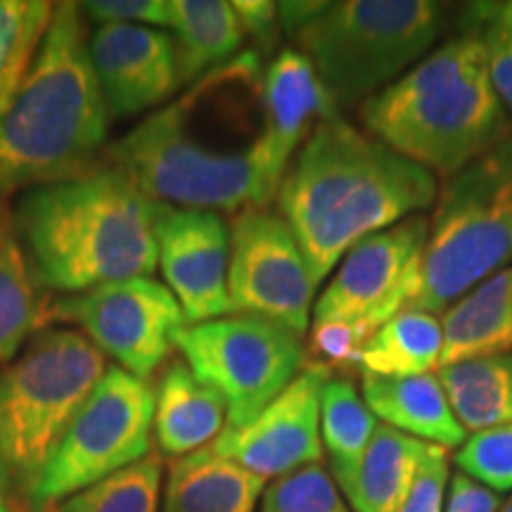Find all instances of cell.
I'll return each mask as SVG.
<instances>
[{
  "instance_id": "cell-3",
  "label": "cell",
  "mask_w": 512,
  "mask_h": 512,
  "mask_svg": "<svg viewBox=\"0 0 512 512\" xmlns=\"http://www.w3.org/2000/svg\"><path fill=\"white\" fill-rule=\"evenodd\" d=\"M79 3H57L22 83L0 102V195L72 181L102 164L107 112Z\"/></svg>"
},
{
  "instance_id": "cell-10",
  "label": "cell",
  "mask_w": 512,
  "mask_h": 512,
  "mask_svg": "<svg viewBox=\"0 0 512 512\" xmlns=\"http://www.w3.org/2000/svg\"><path fill=\"white\" fill-rule=\"evenodd\" d=\"M174 349L226 403V427L252 422L311 361L304 337L271 320L235 313L185 325L176 332Z\"/></svg>"
},
{
  "instance_id": "cell-37",
  "label": "cell",
  "mask_w": 512,
  "mask_h": 512,
  "mask_svg": "<svg viewBox=\"0 0 512 512\" xmlns=\"http://www.w3.org/2000/svg\"><path fill=\"white\" fill-rule=\"evenodd\" d=\"M0 512H12L8 501H5V494H3V486H0Z\"/></svg>"
},
{
  "instance_id": "cell-1",
  "label": "cell",
  "mask_w": 512,
  "mask_h": 512,
  "mask_svg": "<svg viewBox=\"0 0 512 512\" xmlns=\"http://www.w3.org/2000/svg\"><path fill=\"white\" fill-rule=\"evenodd\" d=\"M264 67L256 50H242L107 145L105 166L157 204L219 214L259 207Z\"/></svg>"
},
{
  "instance_id": "cell-39",
  "label": "cell",
  "mask_w": 512,
  "mask_h": 512,
  "mask_svg": "<svg viewBox=\"0 0 512 512\" xmlns=\"http://www.w3.org/2000/svg\"><path fill=\"white\" fill-rule=\"evenodd\" d=\"M508 3H510V17H512V0H508Z\"/></svg>"
},
{
  "instance_id": "cell-17",
  "label": "cell",
  "mask_w": 512,
  "mask_h": 512,
  "mask_svg": "<svg viewBox=\"0 0 512 512\" xmlns=\"http://www.w3.org/2000/svg\"><path fill=\"white\" fill-rule=\"evenodd\" d=\"M264 143L259 166V209L278 195L287 166L320 119L342 114L325 91L311 62L283 48L264 67Z\"/></svg>"
},
{
  "instance_id": "cell-27",
  "label": "cell",
  "mask_w": 512,
  "mask_h": 512,
  "mask_svg": "<svg viewBox=\"0 0 512 512\" xmlns=\"http://www.w3.org/2000/svg\"><path fill=\"white\" fill-rule=\"evenodd\" d=\"M425 441L377 425L349 505L354 512H401L427 453Z\"/></svg>"
},
{
  "instance_id": "cell-31",
  "label": "cell",
  "mask_w": 512,
  "mask_h": 512,
  "mask_svg": "<svg viewBox=\"0 0 512 512\" xmlns=\"http://www.w3.org/2000/svg\"><path fill=\"white\" fill-rule=\"evenodd\" d=\"M259 512H354L323 463L273 479Z\"/></svg>"
},
{
  "instance_id": "cell-34",
  "label": "cell",
  "mask_w": 512,
  "mask_h": 512,
  "mask_svg": "<svg viewBox=\"0 0 512 512\" xmlns=\"http://www.w3.org/2000/svg\"><path fill=\"white\" fill-rule=\"evenodd\" d=\"M83 15L98 24H136V27L169 29L171 0H91L81 5Z\"/></svg>"
},
{
  "instance_id": "cell-30",
  "label": "cell",
  "mask_w": 512,
  "mask_h": 512,
  "mask_svg": "<svg viewBox=\"0 0 512 512\" xmlns=\"http://www.w3.org/2000/svg\"><path fill=\"white\" fill-rule=\"evenodd\" d=\"M458 31H470L482 41L489 74L503 107L512 114V17L510 3H467L460 10Z\"/></svg>"
},
{
  "instance_id": "cell-11",
  "label": "cell",
  "mask_w": 512,
  "mask_h": 512,
  "mask_svg": "<svg viewBox=\"0 0 512 512\" xmlns=\"http://www.w3.org/2000/svg\"><path fill=\"white\" fill-rule=\"evenodd\" d=\"M230 309L306 337L318 285L302 247L278 211L249 207L230 223Z\"/></svg>"
},
{
  "instance_id": "cell-22",
  "label": "cell",
  "mask_w": 512,
  "mask_h": 512,
  "mask_svg": "<svg viewBox=\"0 0 512 512\" xmlns=\"http://www.w3.org/2000/svg\"><path fill=\"white\" fill-rule=\"evenodd\" d=\"M264 491V479L202 448L171 465L164 512H256Z\"/></svg>"
},
{
  "instance_id": "cell-2",
  "label": "cell",
  "mask_w": 512,
  "mask_h": 512,
  "mask_svg": "<svg viewBox=\"0 0 512 512\" xmlns=\"http://www.w3.org/2000/svg\"><path fill=\"white\" fill-rule=\"evenodd\" d=\"M437 195L432 171L335 114L313 126L273 202L320 287L356 242L427 214Z\"/></svg>"
},
{
  "instance_id": "cell-26",
  "label": "cell",
  "mask_w": 512,
  "mask_h": 512,
  "mask_svg": "<svg viewBox=\"0 0 512 512\" xmlns=\"http://www.w3.org/2000/svg\"><path fill=\"white\" fill-rule=\"evenodd\" d=\"M437 373L467 434L512 427V351L465 358Z\"/></svg>"
},
{
  "instance_id": "cell-13",
  "label": "cell",
  "mask_w": 512,
  "mask_h": 512,
  "mask_svg": "<svg viewBox=\"0 0 512 512\" xmlns=\"http://www.w3.org/2000/svg\"><path fill=\"white\" fill-rule=\"evenodd\" d=\"M427 238L430 214H418L356 242L325 280L311 325L351 323L366 344L406 304Z\"/></svg>"
},
{
  "instance_id": "cell-7",
  "label": "cell",
  "mask_w": 512,
  "mask_h": 512,
  "mask_svg": "<svg viewBox=\"0 0 512 512\" xmlns=\"http://www.w3.org/2000/svg\"><path fill=\"white\" fill-rule=\"evenodd\" d=\"M512 264V124L484 155L439 183L430 238L401 311L444 316L463 294Z\"/></svg>"
},
{
  "instance_id": "cell-38",
  "label": "cell",
  "mask_w": 512,
  "mask_h": 512,
  "mask_svg": "<svg viewBox=\"0 0 512 512\" xmlns=\"http://www.w3.org/2000/svg\"><path fill=\"white\" fill-rule=\"evenodd\" d=\"M501 512H512V498L508 503H503V508H501Z\"/></svg>"
},
{
  "instance_id": "cell-35",
  "label": "cell",
  "mask_w": 512,
  "mask_h": 512,
  "mask_svg": "<svg viewBox=\"0 0 512 512\" xmlns=\"http://www.w3.org/2000/svg\"><path fill=\"white\" fill-rule=\"evenodd\" d=\"M233 10L240 19L245 38H252L256 48H259L256 53H273L280 36H283L278 19V3H271V0H235Z\"/></svg>"
},
{
  "instance_id": "cell-28",
  "label": "cell",
  "mask_w": 512,
  "mask_h": 512,
  "mask_svg": "<svg viewBox=\"0 0 512 512\" xmlns=\"http://www.w3.org/2000/svg\"><path fill=\"white\" fill-rule=\"evenodd\" d=\"M164 456L150 451L143 460L64 498L50 512H159Z\"/></svg>"
},
{
  "instance_id": "cell-12",
  "label": "cell",
  "mask_w": 512,
  "mask_h": 512,
  "mask_svg": "<svg viewBox=\"0 0 512 512\" xmlns=\"http://www.w3.org/2000/svg\"><path fill=\"white\" fill-rule=\"evenodd\" d=\"M72 323L126 373L150 380L188 325L178 299L155 278H128L50 302V323Z\"/></svg>"
},
{
  "instance_id": "cell-33",
  "label": "cell",
  "mask_w": 512,
  "mask_h": 512,
  "mask_svg": "<svg viewBox=\"0 0 512 512\" xmlns=\"http://www.w3.org/2000/svg\"><path fill=\"white\" fill-rule=\"evenodd\" d=\"M448 482H451V458H448V451L430 444L401 512H444Z\"/></svg>"
},
{
  "instance_id": "cell-15",
  "label": "cell",
  "mask_w": 512,
  "mask_h": 512,
  "mask_svg": "<svg viewBox=\"0 0 512 512\" xmlns=\"http://www.w3.org/2000/svg\"><path fill=\"white\" fill-rule=\"evenodd\" d=\"M155 228L164 285L188 325L230 316V223L219 211L157 204Z\"/></svg>"
},
{
  "instance_id": "cell-23",
  "label": "cell",
  "mask_w": 512,
  "mask_h": 512,
  "mask_svg": "<svg viewBox=\"0 0 512 512\" xmlns=\"http://www.w3.org/2000/svg\"><path fill=\"white\" fill-rule=\"evenodd\" d=\"M171 38L176 46L178 88L240 55L245 31L226 0H171Z\"/></svg>"
},
{
  "instance_id": "cell-40",
  "label": "cell",
  "mask_w": 512,
  "mask_h": 512,
  "mask_svg": "<svg viewBox=\"0 0 512 512\" xmlns=\"http://www.w3.org/2000/svg\"><path fill=\"white\" fill-rule=\"evenodd\" d=\"M43 512H50V510H43Z\"/></svg>"
},
{
  "instance_id": "cell-14",
  "label": "cell",
  "mask_w": 512,
  "mask_h": 512,
  "mask_svg": "<svg viewBox=\"0 0 512 512\" xmlns=\"http://www.w3.org/2000/svg\"><path fill=\"white\" fill-rule=\"evenodd\" d=\"M332 375V368L311 358L290 387L252 422L226 427L209 448L264 482L323 463L320 396Z\"/></svg>"
},
{
  "instance_id": "cell-18",
  "label": "cell",
  "mask_w": 512,
  "mask_h": 512,
  "mask_svg": "<svg viewBox=\"0 0 512 512\" xmlns=\"http://www.w3.org/2000/svg\"><path fill=\"white\" fill-rule=\"evenodd\" d=\"M363 401L382 425L441 448H458L470 437L456 418L439 373L361 377Z\"/></svg>"
},
{
  "instance_id": "cell-32",
  "label": "cell",
  "mask_w": 512,
  "mask_h": 512,
  "mask_svg": "<svg viewBox=\"0 0 512 512\" xmlns=\"http://www.w3.org/2000/svg\"><path fill=\"white\" fill-rule=\"evenodd\" d=\"M453 460L460 472L489 486L496 494L512 491V427L470 434Z\"/></svg>"
},
{
  "instance_id": "cell-6",
  "label": "cell",
  "mask_w": 512,
  "mask_h": 512,
  "mask_svg": "<svg viewBox=\"0 0 512 512\" xmlns=\"http://www.w3.org/2000/svg\"><path fill=\"white\" fill-rule=\"evenodd\" d=\"M451 5L434 0H287L283 34L294 43L339 112L358 110L432 53Z\"/></svg>"
},
{
  "instance_id": "cell-5",
  "label": "cell",
  "mask_w": 512,
  "mask_h": 512,
  "mask_svg": "<svg viewBox=\"0 0 512 512\" xmlns=\"http://www.w3.org/2000/svg\"><path fill=\"white\" fill-rule=\"evenodd\" d=\"M363 128L441 181L484 155L508 128L482 41L458 31L358 107Z\"/></svg>"
},
{
  "instance_id": "cell-16",
  "label": "cell",
  "mask_w": 512,
  "mask_h": 512,
  "mask_svg": "<svg viewBox=\"0 0 512 512\" xmlns=\"http://www.w3.org/2000/svg\"><path fill=\"white\" fill-rule=\"evenodd\" d=\"M88 53L114 119L155 110L178 91L176 46L169 31L98 24L88 38Z\"/></svg>"
},
{
  "instance_id": "cell-24",
  "label": "cell",
  "mask_w": 512,
  "mask_h": 512,
  "mask_svg": "<svg viewBox=\"0 0 512 512\" xmlns=\"http://www.w3.org/2000/svg\"><path fill=\"white\" fill-rule=\"evenodd\" d=\"M444 323L427 311H399L382 323L356 351L351 370L358 375L406 377L437 373L444 358Z\"/></svg>"
},
{
  "instance_id": "cell-25",
  "label": "cell",
  "mask_w": 512,
  "mask_h": 512,
  "mask_svg": "<svg viewBox=\"0 0 512 512\" xmlns=\"http://www.w3.org/2000/svg\"><path fill=\"white\" fill-rule=\"evenodd\" d=\"M380 420L363 401L361 387L349 375L335 373L320 396V437L328 456V472L342 496L351 498Z\"/></svg>"
},
{
  "instance_id": "cell-36",
  "label": "cell",
  "mask_w": 512,
  "mask_h": 512,
  "mask_svg": "<svg viewBox=\"0 0 512 512\" xmlns=\"http://www.w3.org/2000/svg\"><path fill=\"white\" fill-rule=\"evenodd\" d=\"M503 501L489 486L479 484L465 472H451L444 512H501Z\"/></svg>"
},
{
  "instance_id": "cell-9",
  "label": "cell",
  "mask_w": 512,
  "mask_h": 512,
  "mask_svg": "<svg viewBox=\"0 0 512 512\" xmlns=\"http://www.w3.org/2000/svg\"><path fill=\"white\" fill-rule=\"evenodd\" d=\"M155 387L150 380L107 368L86 396L27 498L34 512L53 508L152 451Z\"/></svg>"
},
{
  "instance_id": "cell-19",
  "label": "cell",
  "mask_w": 512,
  "mask_h": 512,
  "mask_svg": "<svg viewBox=\"0 0 512 512\" xmlns=\"http://www.w3.org/2000/svg\"><path fill=\"white\" fill-rule=\"evenodd\" d=\"M228 425V408L197 380L183 358H171L155 384V430L162 456L185 458L211 446Z\"/></svg>"
},
{
  "instance_id": "cell-29",
  "label": "cell",
  "mask_w": 512,
  "mask_h": 512,
  "mask_svg": "<svg viewBox=\"0 0 512 512\" xmlns=\"http://www.w3.org/2000/svg\"><path fill=\"white\" fill-rule=\"evenodd\" d=\"M55 3L0 0V102L22 83L48 34Z\"/></svg>"
},
{
  "instance_id": "cell-4",
  "label": "cell",
  "mask_w": 512,
  "mask_h": 512,
  "mask_svg": "<svg viewBox=\"0 0 512 512\" xmlns=\"http://www.w3.org/2000/svg\"><path fill=\"white\" fill-rule=\"evenodd\" d=\"M12 214L48 292L79 294L159 268L157 202L112 166L27 190Z\"/></svg>"
},
{
  "instance_id": "cell-21",
  "label": "cell",
  "mask_w": 512,
  "mask_h": 512,
  "mask_svg": "<svg viewBox=\"0 0 512 512\" xmlns=\"http://www.w3.org/2000/svg\"><path fill=\"white\" fill-rule=\"evenodd\" d=\"M441 323L446 339L441 368L512 351V264L463 294Z\"/></svg>"
},
{
  "instance_id": "cell-8",
  "label": "cell",
  "mask_w": 512,
  "mask_h": 512,
  "mask_svg": "<svg viewBox=\"0 0 512 512\" xmlns=\"http://www.w3.org/2000/svg\"><path fill=\"white\" fill-rule=\"evenodd\" d=\"M105 373V354L76 330L36 332L0 366V486L31 496Z\"/></svg>"
},
{
  "instance_id": "cell-20",
  "label": "cell",
  "mask_w": 512,
  "mask_h": 512,
  "mask_svg": "<svg viewBox=\"0 0 512 512\" xmlns=\"http://www.w3.org/2000/svg\"><path fill=\"white\" fill-rule=\"evenodd\" d=\"M50 302L19 240L15 214L0 200V366L48 328Z\"/></svg>"
}]
</instances>
